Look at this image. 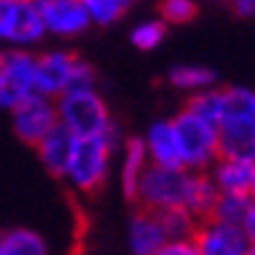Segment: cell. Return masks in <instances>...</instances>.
<instances>
[{"label":"cell","instance_id":"26","mask_svg":"<svg viewBox=\"0 0 255 255\" xmlns=\"http://www.w3.org/2000/svg\"><path fill=\"white\" fill-rule=\"evenodd\" d=\"M161 24H188L198 13V5L193 0H164L161 3Z\"/></svg>","mask_w":255,"mask_h":255},{"label":"cell","instance_id":"17","mask_svg":"<svg viewBox=\"0 0 255 255\" xmlns=\"http://www.w3.org/2000/svg\"><path fill=\"white\" fill-rule=\"evenodd\" d=\"M148 167V156L141 138H128L123 143V161H120V185L125 198H135V188Z\"/></svg>","mask_w":255,"mask_h":255},{"label":"cell","instance_id":"5","mask_svg":"<svg viewBox=\"0 0 255 255\" xmlns=\"http://www.w3.org/2000/svg\"><path fill=\"white\" fill-rule=\"evenodd\" d=\"M34 94V55L26 50L0 52V110L13 112Z\"/></svg>","mask_w":255,"mask_h":255},{"label":"cell","instance_id":"20","mask_svg":"<svg viewBox=\"0 0 255 255\" xmlns=\"http://www.w3.org/2000/svg\"><path fill=\"white\" fill-rule=\"evenodd\" d=\"M167 78L175 89L188 91V94H198V91L214 89V84H216V73L206 65H175Z\"/></svg>","mask_w":255,"mask_h":255},{"label":"cell","instance_id":"34","mask_svg":"<svg viewBox=\"0 0 255 255\" xmlns=\"http://www.w3.org/2000/svg\"><path fill=\"white\" fill-rule=\"evenodd\" d=\"M0 255H3V253H0Z\"/></svg>","mask_w":255,"mask_h":255},{"label":"cell","instance_id":"30","mask_svg":"<svg viewBox=\"0 0 255 255\" xmlns=\"http://www.w3.org/2000/svg\"><path fill=\"white\" fill-rule=\"evenodd\" d=\"M240 229L245 232V237H248V242H255V201L250 203V208H248V214H245V219H242V224H240Z\"/></svg>","mask_w":255,"mask_h":255},{"label":"cell","instance_id":"14","mask_svg":"<svg viewBox=\"0 0 255 255\" xmlns=\"http://www.w3.org/2000/svg\"><path fill=\"white\" fill-rule=\"evenodd\" d=\"M250 172L253 161L250 159H237V156H219L214 161L208 177L214 180L219 193H245L250 185Z\"/></svg>","mask_w":255,"mask_h":255},{"label":"cell","instance_id":"16","mask_svg":"<svg viewBox=\"0 0 255 255\" xmlns=\"http://www.w3.org/2000/svg\"><path fill=\"white\" fill-rule=\"evenodd\" d=\"M71 148H73V135L57 125L52 133H47L37 143V154H39V161L44 164V169H47L50 175L63 177L68 156H71Z\"/></svg>","mask_w":255,"mask_h":255},{"label":"cell","instance_id":"18","mask_svg":"<svg viewBox=\"0 0 255 255\" xmlns=\"http://www.w3.org/2000/svg\"><path fill=\"white\" fill-rule=\"evenodd\" d=\"M237 120H255V89H248V86L222 89L219 123H237Z\"/></svg>","mask_w":255,"mask_h":255},{"label":"cell","instance_id":"24","mask_svg":"<svg viewBox=\"0 0 255 255\" xmlns=\"http://www.w3.org/2000/svg\"><path fill=\"white\" fill-rule=\"evenodd\" d=\"M185 110L193 112L195 118H201L206 123L219 125V115H222V89H206L198 94H190Z\"/></svg>","mask_w":255,"mask_h":255},{"label":"cell","instance_id":"9","mask_svg":"<svg viewBox=\"0 0 255 255\" xmlns=\"http://www.w3.org/2000/svg\"><path fill=\"white\" fill-rule=\"evenodd\" d=\"M193 242L201 255H245L248 237L235 224H222L216 219H203L193 232Z\"/></svg>","mask_w":255,"mask_h":255},{"label":"cell","instance_id":"29","mask_svg":"<svg viewBox=\"0 0 255 255\" xmlns=\"http://www.w3.org/2000/svg\"><path fill=\"white\" fill-rule=\"evenodd\" d=\"M229 5L240 18H255V0H229Z\"/></svg>","mask_w":255,"mask_h":255},{"label":"cell","instance_id":"23","mask_svg":"<svg viewBox=\"0 0 255 255\" xmlns=\"http://www.w3.org/2000/svg\"><path fill=\"white\" fill-rule=\"evenodd\" d=\"M133 3L135 0H81L89 21L97 26H110L115 21H120Z\"/></svg>","mask_w":255,"mask_h":255},{"label":"cell","instance_id":"3","mask_svg":"<svg viewBox=\"0 0 255 255\" xmlns=\"http://www.w3.org/2000/svg\"><path fill=\"white\" fill-rule=\"evenodd\" d=\"M180 143L182 169L188 172H208L219 159V128L195 118L193 112L182 110L172 118Z\"/></svg>","mask_w":255,"mask_h":255},{"label":"cell","instance_id":"27","mask_svg":"<svg viewBox=\"0 0 255 255\" xmlns=\"http://www.w3.org/2000/svg\"><path fill=\"white\" fill-rule=\"evenodd\" d=\"M81 89H97V73L86 60L76 57L73 71H71V84H68V91H81Z\"/></svg>","mask_w":255,"mask_h":255},{"label":"cell","instance_id":"13","mask_svg":"<svg viewBox=\"0 0 255 255\" xmlns=\"http://www.w3.org/2000/svg\"><path fill=\"white\" fill-rule=\"evenodd\" d=\"M219 156L255 161V120L219 123Z\"/></svg>","mask_w":255,"mask_h":255},{"label":"cell","instance_id":"6","mask_svg":"<svg viewBox=\"0 0 255 255\" xmlns=\"http://www.w3.org/2000/svg\"><path fill=\"white\" fill-rule=\"evenodd\" d=\"M44 37L37 0H0V42L29 47Z\"/></svg>","mask_w":255,"mask_h":255},{"label":"cell","instance_id":"19","mask_svg":"<svg viewBox=\"0 0 255 255\" xmlns=\"http://www.w3.org/2000/svg\"><path fill=\"white\" fill-rule=\"evenodd\" d=\"M0 253L3 255H50L44 237L34 229H10L0 235Z\"/></svg>","mask_w":255,"mask_h":255},{"label":"cell","instance_id":"11","mask_svg":"<svg viewBox=\"0 0 255 255\" xmlns=\"http://www.w3.org/2000/svg\"><path fill=\"white\" fill-rule=\"evenodd\" d=\"M148 164L151 167H167V169H182V156H180V143L172 120H156L141 138Z\"/></svg>","mask_w":255,"mask_h":255},{"label":"cell","instance_id":"15","mask_svg":"<svg viewBox=\"0 0 255 255\" xmlns=\"http://www.w3.org/2000/svg\"><path fill=\"white\" fill-rule=\"evenodd\" d=\"M219 198V190L214 180L208 177V172H190V180H188V190H185V198H182V208L190 211L198 222L211 216V208Z\"/></svg>","mask_w":255,"mask_h":255},{"label":"cell","instance_id":"28","mask_svg":"<svg viewBox=\"0 0 255 255\" xmlns=\"http://www.w3.org/2000/svg\"><path fill=\"white\" fill-rule=\"evenodd\" d=\"M156 255H201V250L195 248L193 240H175V242H167Z\"/></svg>","mask_w":255,"mask_h":255},{"label":"cell","instance_id":"10","mask_svg":"<svg viewBox=\"0 0 255 255\" xmlns=\"http://www.w3.org/2000/svg\"><path fill=\"white\" fill-rule=\"evenodd\" d=\"M37 8H39L44 34L78 37L91 26L84 5L76 3V0H37Z\"/></svg>","mask_w":255,"mask_h":255},{"label":"cell","instance_id":"8","mask_svg":"<svg viewBox=\"0 0 255 255\" xmlns=\"http://www.w3.org/2000/svg\"><path fill=\"white\" fill-rule=\"evenodd\" d=\"M76 55L65 50H52L39 57H34V94H42L47 99H57L68 91L71 84Z\"/></svg>","mask_w":255,"mask_h":255},{"label":"cell","instance_id":"22","mask_svg":"<svg viewBox=\"0 0 255 255\" xmlns=\"http://www.w3.org/2000/svg\"><path fill=\"white\" fill-rule=\"evenodd\" d=\"M250 203L253 201L245 193H219V198H216L208 219H216V222H222V224L240 227L245 214H248V208H250Z\"/></svg>","mask_w":255,"mask_h":255},{"label":"cell","instance_id":"33","mask_svg":"<svg viewBox=\"0 0 255 255\" xmlns=\"http://www.w3.org/2000/svg\"><path fill=\"white\" fill-rule=\"evenodd\" d=\"M76 3H81V0H76Z\"/></svg>","mask_w":255,"mask_h":255},{"label":"cell","instance_id":"12","mask_svg":"<svg viewBox=\"0 0 255 255\" xmlns=\"http://www.w3.org/2000/svg\"><path fill=\"white\" fill-rule=\"evenodd\" d=\"M128 245H130L133 255H156L161 248L167 245V237L161 232V224L154 211L141 208L128 227Z\"/></svg>","mask_w":255,"mask_h":255},{"label":"cell","instance_id":"31","mask_svg":"<svg viewBox=\"0 0 255 255\" xmlns=\"http://www.w3.org/2000/svg\"><path fill=\"white\" fill-rule=\"evenodd\" d=\"M248 198L255 201V161H253V172H250V185H248Z\"/></svg>","mask_w":255,"mask_h":255},{"label":"cell","instance_id":"4","mask_svg":"<svg viewBox=\"0 0 255 255\" xmlns=\"http://www.w3.org/2000/svg\"><path fill=\"white\" fill-rule=\"evenodd\" d=\"M188 180H190L188 169H167V167L148 164L135 188V201L141 203V208L154 214L167 211V208H177L182 206Z\"/></svg>","mask_w":255,"mask_h":255},{"label":"cell","instance_id":"32","mask_svg":"<svg viewBox=\"0 0 255 255\" xmlns=\"http://www.w3.org/2000/svg\"><path fill=\"white\" fill-rule=\"evenodd\" d=\"M245 255H255V242H250V245H248V250H245Z\"/></svg>","mask_w":255,"mask_h":255},{"label":"cell","instance_id":"1","mask_svg":"<svg viewBox=\"0 0 255 255\" xmlns=\"http://www.w3.org/2000/svg\"><path fill=\"white\" fill-rule=\"evenodd\" d=\"M118 151V128H110L102 135L73 138V148L68 156L63 177L73 185L78 193H97L110 175V159Z\"/></svg>","mask_w":255,"mask_h":255},{"label":"cell","instance_id":"21","mask_svg":"<svg viewBox=\"0 0 255 255\" xmlns=\"http://www.w3.org/2000/svg\"><path fill=\"white\" fill-rule=\"evenodd\" d=\"M161 232H164L167 242H175V240H193V232L198 227V219H195L190 211H185L182 206L177 208H167V211H159L156 214Z\"/></svg>","mask_w":255,"mask_h":255},{"label":"cell","instance_id":"7","mask_svg":"<svg viewBox=\"0 0 255 255\" xmlns=\"http://www.w3.org/2000/svg\"><path fill=\"white\" fill-rule=\"evenodd\" d=\"M13 115V130L24 143L37 146L47 133H52L57 128V110L55 99H47L42 94H31L24 99L18 107L10 112Z\"/></svg>","mask_w":255,"mask_h":255},{"label":"cell","instance_id":"2","mask_svg":"<svg viewBox=\"0 0 255 255\" xmlns=\"http://www.w3.org/2000/svg\"><path fill=\"white\" fill-rule=\"evenodd\" d=\"M55 110H57V125L73 138L102 135L115 125L107 104H104L97 89L65 91L55 99Z\"/></svg>","mask_w":255,"mask_h":255},{"label":"cell","instance_id":"25","mask_svg":"<svg viewBox=\"0 0 255 255\" xmlns=\"http://www.w3.org/2000/svg\"><path fill=\"white\" fill-rule=\"evenodd\" d=\"M167 37V24H161L159 18H148V21H141V24H135L133 31H130V42L133 47L143 50V52H151L156 50L161 42Z\"/></svg>","mask_w":255,"mask_h":255}]
</instances>
